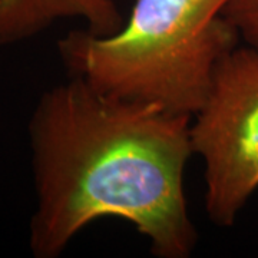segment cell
<instances>
[{"mask_svg":"<svg viewBox=\"0 0 258 258\" xmlns=\"http://www.w3.org/2000/svg\"><path fill=\"white\" fill-rule=\"evenodd\" d=\"M191 120L102 93L76 76L43 92L29 122L32 254L59 257L89 224L119 218L155 257H189L198 244L184 191Z\"/></svg>","mask_w":258,"mask_h":258,"instance_id":"cell-1","label":"cell"},{"mask_svg":"<svg viewBox=\"0 0 258 258\" xmlns=\"http://www.w3.org/2000/svg\"><path fill=\"white\" fill-rule=\"evenodd\" d=\"M228 0H135L112 35L72 30L59 40L62 62L102 93L191 116L225 56L240 46L222 15Z\"/></svg>","mask_w":258,"mask_h":258,"instance_id":"cell-2","label":"cell"},{"mask_svg":"<svg viewBox=\"0 0 258 258\" xmlns=\"http://www.w3.org/2000/svg\"><path fill=\"white\" fill-rule=\"evenodd\" d=\"M192 119L205 211L215 225L231 227L258 189V52L237 46L222 59Z\"/></svg>","mask_w":258,"mask_h":258,"instance_id":"cell-3","label":"cell"},{"mask_svg":"<svg viewBox=\"0 0 258 258\" xmlns=\"http://www.w3.org/2000/svg\"><path fill=\"white\" fill-rule=\"evenodd\" d=\"M82 19L93 33L119 25V0H0V46L36 36L60 19Z\"/></svg>","mask_w":258,"mask_h":258,"instance_id":"cell-4","label":"cell"},{"mask_svg":"<svg viewBox=\"0 0 258 258\" xmlns=\"http://www.w3.org/2000/svg\"><path fill=\"white\" fill-rule=\"evenodd\" d=\"M222 15L235 28L244 46L258 52V0H228Z\"/></svg>","mask_w":258,"mask_h":258,"instance_id":"cell-5","label":"cell"}]
</instances>
